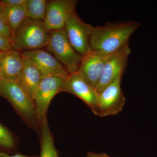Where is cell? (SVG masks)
I'll return each instance as SVG.
<instances>
[{
	"label": "cell",
	"instance_id": "obj_1",
	"mask_svg": "<svg viewBox=\"0 0 157 157\" xmlns=\"http://www.w3.org/2000/svg\"><path fill=\"white\" fill-rule=\"evenodd\" d=\"M140 26L139 22L127 21L94 27L90 38L92 50L109 54L117 51L128 42L129 38Z\"/></svg>",
	"mask_w": 157,
	"mask_h": 157
},
{
	"label": "cell",
	"instance_id": "obj_2",
	"mask_svg": "<svg viewBox=\"0 0 157 157\" xmlns=\"http://www.w3.org/2000/svg\"><path fill=\"white\" fill-rule=\"evenodd\" d=\"M0 96L9 101L28 126L39 132L40 124L33 101L16 80L1 78Z\"/></svg>",
	"mask_w": 157,
	"mask_h": 157
},
{
	"label": "cell",
	"instance_id": "obj_3",
	"mask_svg": "<svg viewBox=\"0 0 157 157\" xmlns=\"http://www.w3.org/2000/svg\"><path fill=\"white\" fill-rule=\"evenodd\" d=\"M50 34L43 20L27 18L14 33L13 48L24 52L47 47Z\"/></svg>",
	"mask_w": 157,
	"mask_h": 157
},
{
	"label": "cell",
	"instance_id": "obj_4",
	"mask_svg": "<svg viewBox=\"0 0 157 157\" xmlns=\"http://www.w3.org/2000/svg\"><path fill=\"white\" fill-rule=\"evenodd\" d=\"M47 49L66 68L69 74L78 70L82 56L70 44L64 29L50 31Z\"/></svg>",
	"mask_w": 157,
	"mask_h": 157
},
{
	"label": "cell",
	"instance_id": "obj_5",
	"mask_svg": "<svg viewBox=\"0 0 157 157\" xmlns=\"http://www.w3.org/2000/svg\"><path fill=\"white\" fill-rule=\"evenodd\" d=\"M67 76L50 75L42 77L41 79L33 98L37 119L40 125L43 119L47 117L48 107L52 98L57 94L63 92Z\"/></svg>",
	"mask_w": 157,
	"mask_h": 157
},
{
	"label": "cell",
	"instance_id": "obj_6",
	"mask_svg": "<svg viewBox=\"0 0 157 157\" xmlns=\"http://www.w3.org/2000/svg\"><path fill=\"white\" fill-rule=\"evenodd\" d=\"M123 74L119 75L112 83L98 93L96 116L103 117L116 115L123 110L126 102L121 88Z\"/></svg>",
	"mask_w": 157,
	"mask_h": 157
},
{
	"label": "cell",
	"instance_id": "obj_7",
	"mask_svg": "<svg viewBox=\"0 0 157 157\" xmlns=\"http://www.w3.org/2000/svg\"><path fill=\"white\" fill-rule=\"evenodd\" d=\"M94 26L86 23L79 18L75 12L68 19L64 29L70 44L82 56L91 51L90 38Z\"/></svg>",
	"mask_w": 157,
	"mask_h": 157
},
{
	"label": "cell",
	"instance_id": "obj_8",
	"mask_svg": "<svg viewBox=\"0 0 157 157\" xmlns=\"http://www.w3.org/2000/svg\"><path fill=\"white\" fill-rule=\"evenodd\" d=\"M77 0H51L47 1L45 18L46 28L52 31L64 29L66 23L75 12Z\"/></svg>",
	"mask_w": 157,
	"mask_h": 157
},
{
	"label": "cell",
	"instance_id": "obj_9",
	"mask_svg": "<svg viewBox=\"0 0 157 157\" xmlns=\"http://www.w3.org/2000/svg\"><path fill=\"white\" fill-rule=\"evenodd\" d=\"M67 92L80 98L96 115L98 93L96 88L90 84L78 71L67 76L63 88Z\"/></svg>",
	"mask_w": 157,
	"mask_h": 157
},
{
	"label": "cell",
	"instance_id": "obj_10",
	"mask_svg": "<svg viewBox=\"0 0 157 157\" xmlns=\"http://www.w3.org/2000/svg\"><path fill=\"white\" fill-rule=\"evenodd\" d=\"M131 52L128 42L116 52L107 61L96 86L98 93L101 92L112 83L119 75L123 74L126 68L128 57Z\"/></svg>",
	"mask_w": 157,
	"mask_h": 157
},
{
	"label": "cell",
	"instance_id": "obj_11",
	"mask_svg": "<svg viewBox=\"0 0 157 157\" xmlns=\"http://www.w3.org/2000/svg\"><path fill=\"white\" fill-rule=\"evenodd\" d=\"M115 52L109 54L92 50L82 56L78 71L90 84L96 88L105 65Z\"/></svg>",
	"mask_w": 157,
	"mask_h": 157
},
{
	"label": "cell",
	"instance_id": "obj_12",
	"mask_svg": "<svg viewBox=\"0 0 157 157\" xmlns=\"http://www.w3.org/2000/svg\"><path fill=\"white\" fill-rule=\"evenodd\" d=\"M21 54L33 63L42 77L50 75L67 76L69 75L66 69L55 57L45 50L39 49L25 51Z\"/></svg>",
	"mask_w": 157,
	"mask_h": 157
},
{
	"label": "cell",
	"instance_id": "obj_13",
	"mask_svg": "<svg viewBox=\"0 0 157 157\" xmlns=\"http://www.w3.org/2000/svg\"><path fill=\"white\" fill-rule=\"evenodd\" d=\"M22 67L17 75L16 81L33 101L35 92L42 76L38 68L29 59L22 55Z\"/></svg>",
	"mask_w": 157,
	"mask_h": 157
},
{
	"label": "cell",
	"instance_id": "obj_14",
	"mask_svg": "<svg viewBox=\"0 0 157 157\" xmlns=\"http://www.w3.org/2000/svg\"><path fill=\"white\" fill-rule=\"evenodd\" d=\"M22 66V54L13 48L2 52L1 59V74L2 78L16 80Z\"/></svg>",
	"mask_w": 157,
	"mask_h": 157
},
{
	"label": "cell",
	"instance_id": "obj_15",
	"mask_svg": "<svg viewBox=\"0 0 157 157\" xmlns=\"http://www.w3.org/2000/svg\"><path fill=\"white\" fill-rule=\"evenodd\" d=\"M39 132L40 136V154L39 157H59L47 117L43 119L41 122Z\"/></svg>",
	"mask_w": 157,
	"mask_h": 157
},
{
	"label": "cell",
	"instance_id": "obj_16",
	"mask_svg": "<svg viewBox=\"0 0 157 157\" xmlns=\"http://www.w3.org/2000/svg\"><path fill=\"white\" fill-rule=\"evenodd\" d=\"M2 7L6 22L14 36L16 30L28 18L23 4L10 7Z\"/></svg>",
	"mask_w": 157,
	"mask_h": 157
},
{
	"label": "cell",
	"instance_id": "obj_17",
	"mask_svg": "<svg viewBox=\"0 0 157 157\" xmlns=\"http://www.w3.org/2000/svg\"><path fill=\"white\" fill-rule=\"evenodd\" d=\"M17 138L6 126L0 122V152L9 155L17 154Z\"/></svg>",
	"mask_w": 157,
	"mask_h": 157
},
{
	"label": "cell",
	"instance_id": "obj_18",
	"mask_svg": "<svg viewBox=\"0 0 157 157\" xmlns=\"http://www.w3.org/2000/svg\"><path fill=\"white\" fill-rule=\"evenodd\" d=\"M47 3L46 0H25L23 6L28 18L43 21Z\"/></svg>",
	"mask_w": 157,
	"mask_h": 157
},
{
	"label": "cell",
	"instance_id": "obj_19",
	"mask_svg": "<svg viewBox=\"0 0 157 157\" xmlns=\"http://www.w3.org/2000/svg\"><path fill=\"white\" fill-rule=\"evenodd\" d=\"M0 33L13 41V33L5 19L2 6L0 4ZM13 43V42H12Z\"/></svg>",
	"mask_w": 157,
	"mask_h": 157
},
{
	"label": "cell",
	"instance_id": "obj_20",
	"mask_svg": "<svg viewBox=\"0 0 157 157\" xmlns=\"http://www.w3.org/2000/svg\"><path fill=\"white\" fill-rule=\"evenodd\" d=\"M13 48V43L11 40L0 33V51H8Z\"/></svg>",
	"mask_w": 157,
	"mask_h": 157
},
{
	"label": "cell",
	"instance_id": "obj_21",
	"mask_svg": "<svg viewBox=\"0 0 157 157\" xmlns=\"http://www.w3.org/2000/svg\"><path fill=\"white\" fill-rule=\"evenodd\" d=\"M25 0H0V4L3 6H14L23 5Z\"/></svg>",
	"mask_w": 157,
	"mask_h": 157
},
{
	"label": "cell",
	"instance_id": "obj_22",
	"mask_svg": "<svg viewBox=\"0 0 157 157\" xmlns=\"http://www.w3.org/2000/svg\"><path fill=\"white\" fill-rule=\"evenodd\" d=\"M0 157H39V156L36 155H22L19 153L15 154L14 155H9L0 152Z\"/></svg>",
	"mask_w": 157,
	"mask_h": 157
},
{
	"label": "cell",
	"instance_id": "obj_23",
	"mask_svg": "<svg viewBox=\"0 0 157 157\" xmlns=\"http://www.w3.org/2000/svg\"><path fill=\"white\" fill-rule=\"evenodd\" d=\"M86 157H112L109 156L107 154L102 153H97L92 152H88Z\"/></svg>",
	"mask_w": 157,
	"mask_h": 157
},
{
	"label": "cell",
	"instance_id": "obj_24",
	"mask_svg": "<svg viewBox=\"0 0 157 157\" xmlns=\"http://www.w3.org/2000/svg\"><path fill=\"white\" fill-rule=\"evenodd\" d=\"M2 52L0 51V79L2 78V76H1V56H2Z\"/></svg>",
	"mask_w": 157,
	"mask_h": 157
}]
</instances>
